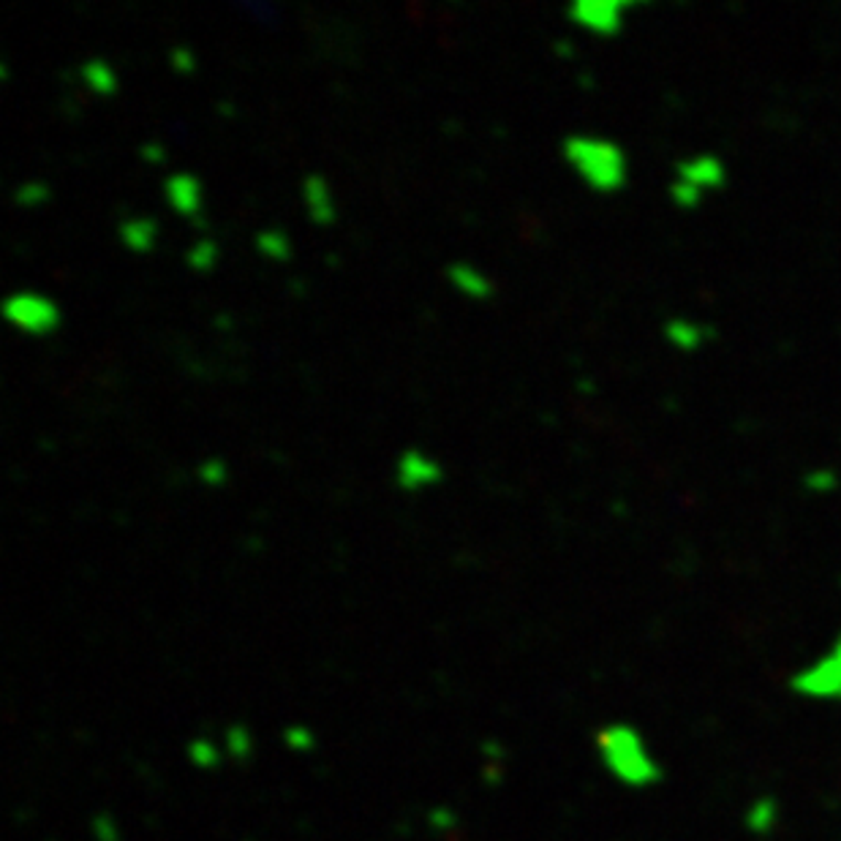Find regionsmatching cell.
<instances>
[{"label":"cell","instance_id":"obj_1","mask_svg":"<svg viewBox=\"0 0 841 841\" xmlns=\"http://www.w3.org/2000/svg\"><path fill=\"white\" fill-rule=\"evenodd\" d=\"M564 158L594 191H615L624 186L626 162L615 142L574 134L564 142Z\"/></svg>","mask_w":841,"mask_h":841},{"label":"cell","instance_id":"obj_2","mask_svg":"<svg viewBox=\"0 0 841 841\" xmlns=\"http://www.w3.org/2000/svg\"><path fill=\"white\" fill-rule=\"evenodd\" d=\"M3 319L25 335H46L61 324V311L44 294L20 289L3 300Z\"/></svg>","mask_w":841,"mask_h":841},{"label":"cell","instance_id":"obj_3","mask_svg":"<svg viewBox=\"0 0 841 841\" xmlns=\"http://www.w3.org/2000/svg\"><path fill=\"white\" fill-rule=\"evenodd\" d=\"M442 479V466L434 458H428L419 449H406L401 453L398 464H395V485L406 494H417V490L436 485Z\"/></svg>","mask_w":841,"mask_h":841},{"label":"cell","instance_id":"obj_4","mask_svg":"<svg viewBox=\"0 0 841 841\" xmlns=\"http://www.w3.org/2000/svg\"><path fill=\"white\" fill-rule=\"evenodd\" d=\"M164 199L177 216L197 221L199 207H203V188H199V180L191 172H175L164 180Z\"/></svg>","mask_w":841,"mask_h":841},{"label":"cell","instance_id":"obj_5","mask_svg":"<svg viewBox=\"0 0 841 841\" xmlns=\"http://www.w3.org/2000/svg\"><path fill=\"white\" fill-rule=\"evenodd\" d=\"M300 191H303V205L308 216H311V221L316 224V227H330V224L335 221V205L333 197H330L328 180H324L319 172H311V175L303 177Z\"/></svg>","mask_w":841,"mask_h":841},{"label":"cell","instance_id":"obj_6","mask_svg":"<svg viewBox=\"0 0 841 841\" xmlns=\"http://www.w3.org/2000/svg\"><path fill=\"white\" fill-rule=\"evenodd\" d=\"M621 11H624L621 3H578L570 9V17L585 31L608 35L619 31Z\"/></svg>","mask_w":841,"mask_h":841},{"label":"cell","instance_id":"obj_7","mask_svg":"<svg viewBox=\"0 0 841 841\" xmlns=\"http://www.w3.org/2000/svg\"><path fill=\"white\" fill-rule=\"evenodd\" d=\"M444 276H447L449 287H453L455 292L464 294V298L488 300L490 294H494V283H490V278L466 262H449L447 270H444Z\"/></svg>","mask_w":841,"mask_h":841},{"label":"cell","instance_id":"obj_8","mask_svg":"<svg viewBox=\"0 0 841 841\" xmlns=\"http://www.w3.org/2000/svg\"><path fill=\"white\" fill-rule=\"evenodd\" d=\"M117 237L132 253H147L156 246V221L147 216H126L117 224Z\"/></svg>","mask_w":841,"mask_h":841},{"label":"cell","instance_id":"obj_9","mask_svg":"<svg viewBox=\"0 0 841 841\" xmlns=\"http://www.w3.org/2000/svg\"><path fill=\"white\" fill-rule=\"evenodd\" d=\"M80 76L87 87H91L96 96H112L117 91V76L115 71L102 58H87L80 66Z\"/></svg>","mask_w":841,"mask_h":841},{"label":"cell","instance_id":"obj_10","mask_svg":"<svg viewBox=\"0 0 841 841\" xmlns=\"http://www.w3.org/2000/svg\"><path fill=\"white\" fill-rule=\"evenodd\" d=\"M253 246H257V251L262 257L272 259V262H289V257H292V242H289V237L281 229H262V232H257V237H253Z\"/></svg>","mask_w":841,"mask_h":841},{"label":"cell","instance_id":"obj_11","mask_svg":"<svg viewBox=\"0 0 841 841\" xmlns=\"http://www.w3.org/2000/svg\"><path fill=\"white\" fill-rule=\"evenodd\" d=\"M216 257H218L216 242H212L210 237H197V240H194L191 246H188V251H186V264H188V268H191V270L205 272V270H210L212 264H216Z\"/></svg>","mask_w":841,"mask_h":841},{"label":"cell","instance_id":"obj_12","mask_svg":"<svg viewBox=\"0 0 841 841\" xmlns=\"http://www.w3.org/2000/svg\"><path fill=\"white\" fill-rule=\"evenodd\" d=\"M50 199V186L41 180H25L14 188V205L17 207H39Z\"/></svg>","mask_w":841,"mask_h":841},{"label":"cell","instance_id":"obj_13","mask_svg":"<svg viewBox=\"0 0 841 841\" xmlns=\"http://www.w3.org/2000/svg\"><path fill=\"white\" fill-rule=\"evenodd\" d=\"M197 477L207 488H218V485L227 482V464L221 458H207L199 464Z\"/></svg>","mask_w":841,"mask_h":841},{"label":"cell","instance_id":"obj_14","mask_svg":"<svg viewBox=\"0 0 841 841\" xmlns=\"http://www.w3.org/2000/svg\"><path fill=\"white\" fill-rule=\"evenodd\" d=\"M169 66L175 74H194L197 71V58H194V52L188 46H172Z\"/></svg>","mask_w":841,"mask_h":841},{"label":"cell","instance_id":"obj_15","mask_svg":"<svg viewBox=\"0 0 841 841\" xmlns=\"http://www.w3.org/2000/svg\"><path fill=\"white\" fill-rule=\"evenodd\" d=\"M139 158L147 164H162L167 158V150H164L162 142H145V145H139Z\"/></svg>","mask_w":841,"mask_h":841},{"label":"cell","instance_id":"obj_16","mask_svg":"<svg viewBox=\"0 0 841 841\" xmlns=\"http://www.w3.org/2000/svg\"><path fill=\"white\" fill-rule=\"evenodd\" d=\"M216 110H218V115H224V117H232V115H235V106L229 104V102L216 104Z\"/></svg>","mask_w":841,"mask_h":841},{"label":"cell","instance_id":"obj_17","mask_svg":"<svg viewBox=\"0 0 841 841\" xmlns=\"http://www.w3.org/2000/svg\"><path fill=\"white\" fill-rule=\"evenodd\" d=\"M0 80H9V63H0Z\"/></svg>","mask_w":841,"mask_h":841}]
</instances>
